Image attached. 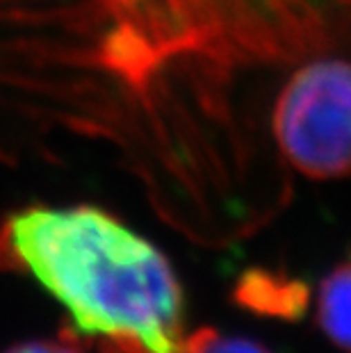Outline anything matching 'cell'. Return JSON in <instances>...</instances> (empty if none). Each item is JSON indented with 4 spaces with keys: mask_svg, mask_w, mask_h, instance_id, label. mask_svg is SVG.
Wrapping results in <instances>:
<instances>
[{
    "mask_svg": "<svg viewBox=\"0 0 351 353\" xmlns=\"http://www.w3.org/2000/svg\"><path fill=\"white\" fill-rule=\"evenodd\" d=\"M0 267L32 276L101 353H197L185 296L155 246L92 205H32L0 226Z\"/></svg>",
    "mask_w": 351,
    "mask_h": 353,
    "instance_id": "1",
    "label": "cell"
},
{
    "mask_svg": "<svg viewBox=\"0 0 351 353\" xmlns=\"http://www.w3.org/2000/svg\"><path fill=\"white\" fill-rule=\"evenodd\" d=\"M272 132L303 176H351V59L322 57L294 69L274 101Z\"/></svg>",
    "mask_w": 351,
    "mask_h": 353,
    "instance_id": "2",
    "label": "cell"
},
{
    "mask_svg": "<svg viewBox=\"0 0 351 353\" xmlns=\"http://www.w3.org/2000/svg\"><path fill=\"white\" fill-rule=\"evenodd\" d=\"M233 299L249 312L294 321L301 319L308 307V288L288 274L256 267L240 276Z\"/></svg>",
    "mask_w": 351,
    "mask_h": 353,
    "instance_id": "3",
    "label": "cell"
},
{
    "mask_svg": "<svg viewBox=\"0 0 351 353\" xmlns=\"http://www.w3.org/2000/svg\"><path fill=\"white\" fill-rule=\"evenodd\" d=\"M317 324L335 347L351 353V260L324 278L317 299Z\"/></svg>",
    "mask_w": 351,
    "mask_h": 353,
    "instance_id": "4",
    "label": "cell"
},
{
    "mask_svg": "<svg viewBox=\"0 0 351 353\" xmlns=\"http://www.w3.org/2000/svg\"><path fill=\"white\" fill-rule=\"evenodd\" d=\"M197 353H272V351L258 342L244 340V337H219L214 330L208 328Z\"/></svg>",
    "mask_w": 351,
    "mask_h": 353,
    "instance_id": "5",
    "label": "cell"
},
{
    "mask_svg": "<svg viewBox=\"0 0 351 353\" xmlns=\"http://www.w3.org/2000/svg\"><path fill=\"white\" fill-rule=\"evenodd\" d=\"M5 353H82L76 342L69 340H39V342H23L17 347L7 349Z\"/></svg>",
    "mask_w": 351,
    "mask_h": 353,
    "instance_id": "6",
    "label": "cell"
}]
</instances>
